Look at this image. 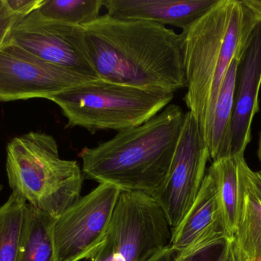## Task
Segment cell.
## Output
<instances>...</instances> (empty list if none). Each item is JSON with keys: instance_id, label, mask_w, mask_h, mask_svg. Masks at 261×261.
Wrapping results in <instances>:
<instances>
[{"instance_id": "cell-1", "label": "cell", "mask_w": 261, "mask_h": 261, "mask_svg": "<svg viewBox=\"0 0 261 261\" xmlns=\"http://www.w3.org/2000/svg\"><path fill=\"white\" fill-rule=\"evenodd\" d=\"M82 29L86 52L100 79L171 93L187 87L182 37L173 29L107 14Z\"/></svg>"}, {"instance_id": "cell-2", "label": "cell", "mask_w": 261, "mask_h": 261, "mask_svg": "<svg viewBox=\"0 0 261 261\" xmlns=\"http://www.w3.org/2000/svg\"><path fill=\"white\" fill-rule=\"evenodd\" d=\"M261 21V0H217L182 30L184 101L204 135L234 60L240 61Z\"/></svg>"}, {"instance_id": "cell-3", "label": "cell", "mask_w": 261, "mask_h": 261, "mask_svg": "<svg viewBox=\"0 0 261 261\" xmlns=\"http://www.w3.org/2000/svg\"><path fill=\"white\" fill-rule=\"evenodd\" d=\"M184 120L182 109L169 104L144 124L82 149L83 174L99 183L154 197L168 174Z\"/></svg>"}, {"instance_id": "cell-4", "label": "cell", "mask_w": 261, "mask_h": 261, "mask_svg": "<svg viewBox=\"0 0 261 261\" xmlns=\"http://www.w3.org/2000/svg\"><path fill=\"white\" fill-rule=\"evenodd\" d=\"M6 152L9 186L28 205L56 219L81 197L82 170L60 157L53 136L30 132L12 139Z\"/></svg>"}, {"instance_id": "cell-5", "label": "cell", "mask_w": 261, "mask_h": 261, "mask_svg": "<svg viewBox=\"0 0 261 261\" xmlns=\"http://www.w3.org/2000/svg\"><path fill=\"white\" fill-rule=\"evenodd\" d=\"M174 93L154 91L95 79L51 95L61 109L66 128L81 127L92 134L138 127L161 113Z\"/></svg>"}, {"instance_id": "cell-6", "label": "cell", "mask_w": 261, "mask_h": 261, "mask_svg": "<svg viewBox=\"0 0 261 261\" xmlns=\"http://www.w3.org/2000/svg\"><path fill=\"white\" fill-rule=\"evenodd\" d=\"M172 228L153 196L121 190L105 242L90 261L119 255L125 261H149L170 248Z\"/></svg>"}, {"instance_id": "cell-7", "label": "cell", "mask_w": 261, "mask_h": 261, "mask_svg": "<svg viewBox=\"0 0 261 261\" xmlns=\"http://www.w3.org/2000/svg\"><path fill=\"white\" fill-rule=\"evenodd\" d=\"M121 189L99 183L54 219L52 236L57 261L91 260L105 242Z\"/></svg>"}, {"instance_id": "cell-8", "label": "cell", "mask_w": 261, "mask_h": 261, "mask_svg": "<svg viewBox=\"0 0 261 261\" xmlns=\"http://www.w3.org/2000/svg\"><path fill=\"white\" fill-rule=\"evenodd\" d=\"M210 159L200 126L187 112L168 174L154 196L172 228L177 226L194 202Z\"/></svg>"}, {"instance_id": "cell-9", "label": "cell", "mask_w": 261, "mask_h": 261, "mask_svg": "<svg viewBox=\"0 0 261 261\" xmlns=\"http://www.w3.org/2000/svg\"><path fill=\"white\" fill-rule=\"evenodd\" d=\"M99 78L47 62L7 41L0 50V101L45 98Z\"/></svg>"}, {"instance_id": "cell-10", "label": "cell", "mask_w": 261, "mask_h": 261, "mask_svg": "<svg viewBox=\"0 0 261 261\" xmlns=\"http://www.w3.org/2000/svg\"><path fill=\"white\" fill-rule=\"evenodd\" d=\"M8 41L47 62L99 78L86 52L82 27L46 19L35 10L14 26Z\"/></svg>"}, {"instance_id": "cell-11", "label": "cell", "mask_w": 261, "mask_h": 261, "mask_svg": "<svg viewBox=\"0 0 261 261\" xmlns=\"http://www.w3.org/2000/svg\"><path fill=\"white\" fill-rule=\"evenodd\" d=\"M260 86L261 21L254 29L238 65L231 124V157L244 156L251 143L253 119L259 111Z\"/></svg>"}, {"instance_id": "cell-12", "label": "cell", "mask_w": 261, "mask_h": 261, "mask_svg": "<svg viewBox=\"0 0 261 261\" xmlns=\"http://www.w3.org/2000/svg\"><path fill=\"white\" fill-rule=\"evenodd\" d=\"M217 0H103L107 15L114 18L145 21L188 28Z\"/></svg>"}, {"instance_id": "cell-13", "label": "cell", "mask_w": 261, "mask_h": 261, "mask_svg": "<svg viewBox=\"0 0 261 261\" xmlns=\"http://www.w3.org/2000/svg\"><path fill=\"white\" fill-rule=\"evenodd\" d=\"M219 233L226 234L216 179L208 170L193 205L177 226L172 228L170 248L182 251Z\"/></svg>"}, {"instance_id": "cell-14", "label": "cell", "mask_w": 261, "mask_h": 261, "mask_svg": "<svg viewBox=\"0 0 261 261\" xmlns=\"http://www.w3.org/2000/svg\"><path fill=\"white\" fill-rule=\"evenodd\" d=\"M243 157H238L240 202L231 245L234 261H253L261 257V202L244 172Z\"/></svg>"}, {"instance_id": "cell-15", "label": "cell", "mask_w": 261, "mask_h": 261, "mask_svg": "<svg viewBox=\"0 0 261 261\" xmlns=\"http://www.w3.org/2000/svg\"><path fill=\"white\" fill-rule=\"evenodd\" d=\"M239 61L234 60L227 72L210 124L203 135L213 162L231 157V124Z\"/></svg>"}, {"instance_id": "cell-16", "label": "cell", "mask_w": 261, "mask_h": 261, "mask_svg": "<svg viewBox=\"0 0 261 261\" xmlns=\"http://www.w3.org/2000/svg\"><path fill=\"white\" fill-rule=\"evenodd\" d=\"M54 219L26 203L16 261H57Z\"/></svg>"}, {"instance_id": "cell-17", "label": "cell", "mask_w": 261, "mask_h": 261, "mask_svg": "<svg viewBox=\"0 0 261 261\" xmlns=\"http://www.w3.org/2000/svg\"><path fill=\"white\" fill-rule=\"evenodd\" d=\"M208 170L216 179L225 231L228 238L231 239L236 229L240 202L238 157L215 161Z\"/></svg>"}, {"instance_id": "cell-18", "label": "cell", "mask_w": 261, "mask_h": 261, "mask_svg": "<svg viewBox=\"0 0 261 261\" xmlns=\"http://www.w3.org/2000/svg\"><path fill=\"white\" fill-rule=\"evenodd\" d=\"M103 0H44L37 12L46 19L84 27L98 19Z\"/></svg>"}, {"instance_id": "cell-19", "label": "cell", "mask_w": 261, "mask_h": 261, "mask_svg": "<svg viewBox=\"0 0 261 261\" xmlns=\"http://www.w3.org/2000/svg\"><path fill=\"white\" fill-rule=\"evenodd\" d=\"M26 202L12 193L0 206V261H16Z\"/></svg>"}, {"instance_id": "cell-20", "label": "cell", "mask_w": 261, "mask_h": 261, "mask_svg": "<svg viewBox=\"0 0 261 261\" xmlns=\"http://www.w3.org/2000/svg\"><path fill=\"white\" fill-rule=\"evenodd\" d=\"M170 261H234L231 239L225 233L208 236L182 251L172 249Z\"/></svg>"}, {"instance_id": "cell-21", "label": "cell", "mask_w": 261, "mask_h": 261, "mask_svg": "<svg viewBox=\"0 0 261 261\" xmlns=\"http://www.w3.org/2000/svg\"><path fill=\"white\" fill-rule=\"evenodd\" d=\"M21 18L9 9L5 0H0V50L7 42L12 28Z\"/></svg>"}, {"instance_id": "cell-22", "label": "cell", "mask_w": 261, "mask_h": 261, "mask_svg": "<svg viewBox=\"0 0 261 261\" xmlns=\"http://www.w3.org/2000/svg\"><path fill=\"white\" fill-rule=\"evenodd\" d=\"M44 0H5L12 12L24 18L37 10Z\"/></svg>"}, {"instance_id": "cell-23", "label": "cell", "mask_w": 261, "mask_h": 261, "mask_svg": "<svg viewBox=\"0 0 261 261\" xmlns=\"http://www.w3.org/2000/svg\"><path fill=\"white\" fill-rule=\"evenodd\" d=\"M242 162L244 172L251 183L254 193H256L261 202V173L260 172L253 171L247 164L245 157L242 158Z\"/></svg>"}, {"instance_id": "cell-24", "label": "cell", "mask_w": 261, "mask_h": 261, "mask_svg": "<svg viewBox=\"0 0 261 261\" xmlns=\"http://www.w3.org/2000/svg\"><path fill=\"white\" fill-rule=\"evenodd\" d=\"M171 254L172 249L170 247V248L161 251L159 254H156L151 260L149 261H170Z\"/></svg>"}, {"instance_id": "cell-25", "label": "cell", "mask_w": 261, "mask_h": 261, "mask_svg": "<svg viewBox=\"0 0 261 261\" xmlns=\"http://www.w3.org/2000/svg\"><path fill=\"white\" fill-rule=\"evenodd\" d=\"M257 157H258L259 161H260L261 168V128L260 133H259L258 148H257Z\"/></svg>"}, {"instance_id": "cell-26", "label": "cell", "mask_w": 261, "mask_h": 261, "mask_svg": "<svg viewBox=\"0 0 261 261\" xmlns=\"http://www.w3.org/2000/svg\"><path fill=\"white\" fill-rule=\"evenodd\" d=\"M107 261H125L124 260L123 257H121L119 255L112 256L110 259H108Z\"/></svg>"}, {"instance_id": "cell-27", "label": "cell", "mask_w": 261, "mask_h": 261, "mask_svg": "<svg viewBox=\"0 0 261 261\" xmlns=\"http://www.w3.org/2000/svg\"><path fill=\"white\" fill-rule=\"evenodd\" d=\"M253 261H261V257H258V258L255 259V260H254Z\"/></svg>"}, {"instance_id": "cell-28", "label": "cell", "mask_w": 261, "mask_h": 261, "mask_svg": "<svg viewBox=\"0 0 261 261\" xmlns=\"http://www.w3.org/2000/svg\"><path fill=\"white\" fill-rule=\"evenodd\" d=\"M2 191V186H0V193H1Z\"/></svg>"}]
</instances>
